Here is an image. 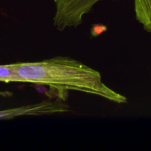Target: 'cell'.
Instances as JSON below:
<instances>
[{"instance_id":"3957f363","label":"cell","mask_w":151,"mask_h":151,"mask_svg":"<svg viewBox=\"0 0 151 151\" xmlns=\"http://www.w3.org/2000/svg\"><path fill=\"white\" fill-rule=\"evenodd\" d=\"M65 110L66 107L62 100L44 101L36 104L0 111V119H10L24 116H48L56 114H62Z\"/></svg>"},{"instance_id":"6da1fadb","label":"cell","mask_w":151,"mask_h":151,"mask_svg":"<svg viewBox=\"0 0 151 151\" xmlns=\"http://www.w3.org/2000/svg\"><path fill=\"white\" fill-rule=\"evenodd\" d=\"M15 71L22 83L49 86L59 92L76 91L97 96L112 103L123 104L127 97L114 91L102 81L99 71L70 57L56 56L41 61L14 63Z\"/></svg>"},{"instance_id":"277c9868","label":"cell","mask_w":151,"mask_h":151,"mask_svg":"<svg viewBox=\"0 0 151 151\" xmlns=\"http://www.w3.org/2000/svg\"><path fill=\"white\" fill-rule=\"evenodd\" d=\"M134 10L136 20L151 33V0H134Z\"/></svg>"},{"instance_id":"7a4b0ae2","label":"cell","mask_w":151,"mask_h":151,"mask_svg":"<svg viewBox=\"0 0 151 151\" xmlns=\"http://www.w3.org/2000/svg\"><path fill=\"white\" fill-rule=\"evenodd\" d=\"M102 1L105 0H53V27L59 31L76 28L83 23L84 16Z\"/></svg>"},{"instance_id":"5b68a950","label":"cell","mask_w":151,"mask_h":151,"mask_svg":"<svg viewBox=\"0 0 151 151\" xmlns=\"http://www.w3.org/2000/svg\"><path fill=\"white\" fill-rule=\"evenodd\" d=\"M0 82H22L15 71L14 63L0 65Z\"/></svg>"}]
</instances>
